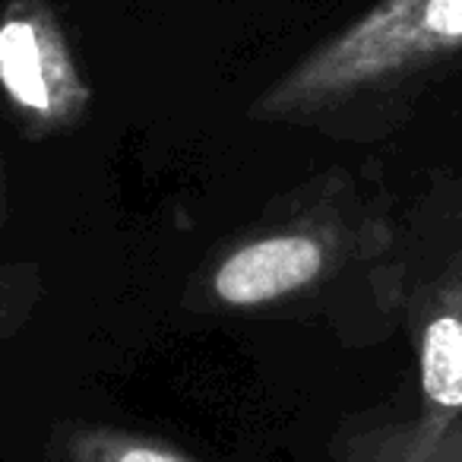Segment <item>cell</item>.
Returning <instances> with one entry per match:
<instances>
[{"label": "cell", "instance_id": "obj_6", "mask_svg": "<svg viewBox=\"0 0 462 462\" xmlns=\"http://www.w3.org/2000/svg\"><path fill=\"white\" fill-rule=\"evenodd\" d=\"M45 462H203L152 430L105 421H60L45 443Z\"/></svg>", "mask_w": 462, "mask_h": 462}, {"label": "cell", "instance_id": "obj_4", "mask_svg": "<svg viewBox=\"0 0 462 462\" xmlns=\"http://www.w3.org/2000/svg\"><path fill=\"white\" fill-rule=\"evenodd\" d=\"M396 298L409 320L418 365V428L462 415V231L440 263L396 266Z\"/></svg>", "mask_w": 462, "mask_h": 462}, {"label": "cell", "instance_id": "obj_2", "mask_svg": "<svg viewBox=\"0 0 462 462\" xmlns=\"http://www.w3.org/2000/svg\"><path fill=\"white\" fill-rule=\"evenodd\" d=\"M459 51L462 0H377L273 77L247 105V117L352 136L393 92Z\"/></svg>", "mask_w": 462, "mask_h": 462}, {"label": "cell", "instance_id": "obj_7", "mask_svg": "<svg viewBox=\"0 0 462 462\" xmlns=\"http://www.w3.org/2000/svg\"><path fill=\"white\" fill-rule=\"evenodd\" d=\"M7 216V165L0 155V228ZM42 282L35 266H0V339L29 317Z\"/></svg>", "mask_w": 462, "mask_h": 462}, {"label": "cell", "instance_id": "obj_1", "mask_svg": "<svg viewBox=\"0 0 462 462\" xmlns=\"http://www.w3.org/2000/svg\"><path fill=\"white\" fill-rule=\"evenodd\" d=\"M396 231L358 178L329 168L273 197L190 270L180 308L216 320H327L358 282L396 298Z\"/></svg>", "mask_w": 462, "mask_h": 462}, {"label": "cell", "instance_id": "obj_5", "mask_svg": "<svg viewBox=\"0 0 462 462\" xmlns=\"http://www.w3.org/2000/svg\"><path fill=\"white\" fill-rule=\"evenodd\" d=\"M336 462H462V415L418 428L405 418H380L342 430Z\"/></svg>", "mask_w": 462, "mask_h": 462}, {"label": "cell", "instance_id": "obj_3", "mask_svg": "<svg viewBox=\"0 0 462 462\" xmlns=\"http://www.w3.org/2000/svg\"><path fill=\"white\" fill-rule=\"evenodd\" d=\"M96 102L54 0L0 4V105L29 143L77 134Z\"/></svg>", "mask_w": 462, "mask_h": 462}]
</instances>
